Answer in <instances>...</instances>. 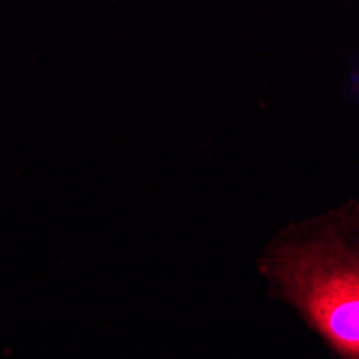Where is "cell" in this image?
<instances>
[{"label":"cell","instance_id":"obj_1","mask_svg":"<svg viewBox=\"0 0 359 359\" xmlns=\"http://www.w3.org/2000/svg\"><path fill=\"white\" fill-rule=\"evenodd\" d=\"M263 269L338 353L359 359V205L286 231Z\"/></svg>","mask_w":359,"mask_h":359}]
</instances>
